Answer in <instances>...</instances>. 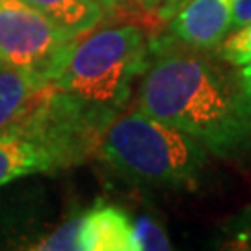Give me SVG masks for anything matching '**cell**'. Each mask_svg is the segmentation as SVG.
<instances>
[{
	"label": "cell",
	"mask_w": 251,
	"mask_h": 251,
	"mask_svg": "<svg viewBox=\"0 0 251 251\" xmlns=\"http://www.w3.org/2000/svg\"><path fill=\"white\" fill-rule=\"evenodd\" d=\"M138 108L194 138L208 152L251 151V104L222 58L192 47H164L145 67Z\"/></svg>",
	"instance_id": "obj_1"
},
{
	"label": "cell",
	"mask_w": 251,
	"mask_h": 251,
	"mask_svg": "<svg viewBox=\"0 0 251 251\" xmlns=\"http://www.w3.org/2000/svg\"><path fill=\"white\" fill-rule=\"evenodd\" d=\"M147 62L149 45L140 28H102L73 41L50 82L104 132L128 102L132 82L145 71Z\"/></svg>",
	"instance_id": "obj_2"
},
{
	"label": "cell",
	"mask_w": 251,
	"mask_h": 251,
	"mask_svg": "<svg viewBox=\"0 0 251 251\" xmlns=\"http://www.w3.org/2000/svg\"><path fill=\"white\" fill-rule=\"evenodd\" d=\"M100 158L128 182L147 188H192L206 166V151L194 138L136 108L106 126Z\"/></svg>",
	"instance_id": "obj_3"
},
{
	"label": "cell",
	"mask_w": 251,
	"mask_h": 251,
	"mask_svg": "<svg viewBox=\"0 0 251 251\" xmlns=\"http://www.w3.org/2000/svg\"><path fill=\"white\" fill-rule=\"evenodd\" d=\"M76 36L25 0H0V62L50 75Z\"/></svg>",
	"instance_id": "obj_4"
},
{
	"label": "cell",
	"mask_w": 251,
	"mask_h": 251,
	"mask_svg": "<svg viewBox=\"0 0 251 251\" xmlns=\"http://www.w3.org/2000/svg\"><path fill=\"white\" fill-rule=\"evenodd\" d=\"M234 0H188L170 19L171 36L180 45L212 50L231 32Z\"/></svg>",
	"instance_id": "obj_5"
},
{
	"label": "cell",
	"mask_w": 251,
	"mask_h": 251,
	"mask_svg": "<svg viewBox=\"0 0 251 251\" xmlns=\"http://www.w3.org/2000/svg\"><path fill=\"white\" fill-rule=\"evenodd\" d=\"M52 90L43 73L0 62V134L15 130Z\"/></svg>",
	"instance_id": "obj_6"
},
{
	"label": "cell",
	"mask_w": 251,
	"mask_h": 251,
	"mask_svg": "<svg viewBox=\"0 0 251 251\" xmlns=\"http://www.w3.org/2000/svg\"><path fill=\"white\" fill-rule=\"evenodd\" d=\"M71 166L56 145L39 136L4 132L0 134V188L13 180Z\"/></svg>",
	"instance_id": "obj_7"
},
{
	"label": "cell",
	"mask_w": 251,
	"mask_h": 251,
	"mask_svg": "<svg viewBox=\"0 0 251 251\" xmlns=\"http://www.w3.org/2000/svg\"><path fill=\"white\" fill-rule=\"evenodd\" d=\"M76 244L84 251H138L130 216L114 205H97L78 216Z\"/></svg>",
	"instance_id": "obj_8"
},
{
	"label": "cell",
	"mask_w": 251,
	"mask_h": 251,
	"mask_svg": "<svg viewBox=\"0 0 251 251\" xmlns=\"http://www.w3.org/2000/svg\"><path fill=\"white\" fill-rule=\"evenodd\" d=\"M28 6L43 13L54 25L73 36L88 34L102 19V6L97 0H25Z\"/></svg>",
	"instance_id": "obj_9"
},
{
	"label": "cell",
	"mask_w": 251,
	"mask_h": 251,
	"mask_svg": "<svg viewBox=\"0 0 251 251\" xmlns=\"http://www.w3.org/2000/svg\"><path fill=\"white\" fill-rule=\"evenodd\" d=\"M218 58L231 63L234 67H242L251 62V23L229 32L222 43L216 47Z\"/></svg>",
	"instance_id": "obj_10"
},
{
	"label": "cell",
	"mask_w": 251,
	"mask_h": 251,
	"mask_svg": "<svg viewBox=\"0 0 251 251\" xmlns=\"http://www.w3.org/2000/svg\"><path fill=\"white\" fill-rule=\"evenodd\" d=\"M134 234L138 242V251H168L171 250L170 238L166 231L162 229L158 222L152 220V216L142 214L138 216L134 222Z\"/></svg>",
	"instance_id": "obj_11"
},
{
	"label": "cell",
	"mask_w": 251,
	"mask_h": 251,
	"mask_svg": "<svg viewBox=\"0 0 251 251\" xmlns=\"http://www.w3.org/2000/svg\"><path fill=\"white\" fill-rule=\"evenodd\" d=\"M76 233H78V216L69 220V222H65L52 234H49L45 240H41V242L37 244L36 250H78Z\"/></svg>",
	"instance_id": "obj_12"
},
{
	"label": "cell",
	"mask_w": 251,
	"mask_h": 251,
	"mask_svg": "<svg viewBox=\"0 0 251 251\" xmlns=\"http://www.w3.org/2000/svg\"><path fill=\"white\" fill-rule=\"evenodd\" d=\"M248 23H251V0H234L231 32L248 25Z\"/></svg>",
	"instance_id": "obj_13"
},
{
	"label": "cell",
	"mask_w": 251,
	"mask_h": 251,
	"mask_svg": "<svg viewBox=\"0 0 251 251\" xmlns=\"http://www.w3.org/2000/svg\"><path fill=\"white\" fill-rule=\"evenodd\" d=\"M186 2L188 0H164L160 6H158V9H156V15H158L160 21H170Z\"/></svg>",
	"instance_id": "obj_14"
},
{
	"label": "cell",
	"mask_w": 251,
	"mask_h": 251,
	"mask_svg": "<svg viewBox=\"0 0 251 251\" xmlns=\"http://www.w3.org/2000/svg\"><path fill=\"white\" fill-rule=\"evenodd\" d=\"M236 76H238V82H240L242 90L250 88V86H251V62H248L246 65H242Z\"/></svg>",
	"instance_id": "obj_15"
},
{
	"label": "cell",
	"mask_w": 251,
	"mask_h": 251,
	"mask_svg": "<svg viewBox=\"0 0 251 251\" xmlns=\"http://www.w3.org/2000/svg\"><path fill=\"white\" fill-rule=\"evenodd\" d=\"M138 2H140V6L145 8L147 11H156L164 0H138Z\"/></svg>",
	"instance_id": "obj_16"
},
{
	"label": "cell",
	"mask_w": 251,
	"mask_h": 251,
	"mask_svg": "<svg viewBox=\"0 0 251 251\" xmlns=\"http://www.w3.org/2000/svg\"><path fill=\"white\" fill-rule=\"evenodd\" d=\"M97 2H99L100 6H104V8H116L121 0H97Z\"/></svg>",
	"instance_id": "obj_17"
}]
</instances>
